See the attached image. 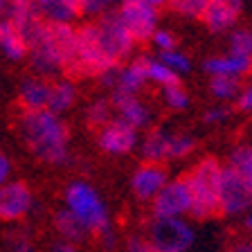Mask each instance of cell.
<instances>
[{
  "label": "cell",
  "instance_id": "cell-20",
  "mask_svg": "<svg viewBox=\"0 0 252 252\" xmlns=\"http://www.w3.org/2000/svg\"><path fill=\"white\" fill-rule=\"evenodd\" d=\"M0 47H2L5 59H9V61L30 59V43L23 36V32L9 21L0 23Z\"/></svg>",
  "mask_w": 252,
  "mask_h": 252
},
{
  "label": "cell",
  "instance_id": "cell-32",
  "mask_svg": "<svg viewBox=\"0 0 252 252\" xmlns=\"http://www.w3.org/2000/svg\"><path fill=\"white\" fill-rule=\"evenodd\" d=\"M160 61L167 65V68H171L173 72L178 74H189L191 72V59L187 57L185 52H180V50H173V52H164L160 54Z\"/></svg>",
  "mask_w": 252,
  "mask_h": 252
},
{
  "label": "cell",
  "instance_id": "cell-40",
  "mask_svg": "<svg viewBox=\"0 0 252 252\" xmlns=\"http://www.w3.org/2000/svg\"><path fill=\"white\" fill-rule=\"evenodd\" d=\"M50 252H79V250H77V246L70 241H57L50 246Z\"/></svg>",
  "mask_w": 252,
  "mask_h": 252
},
{
  "label": "cell",
  "instance_id": "cell-10",
  "mask_svg": "<svg viewBox=\"0 0 252 252\" xmlns=\"http://www.w3.org/2000/svg\"><path fill=\"white\" fill-rule=\"evenodd\" d=\"M252 210V191L243 178L230 164L223 167L220 180V214L223 216H241Z\"/></svg>",
  "mask_w": 252,
  "mask_h": 252
},
{
  "label": "cell",
  "instance_id": "cell-41",
  "mask_svg": "<svg viewBox=\"0 0 252 252\" xmlns=\"http://www.w3.org/2000/svg\"><path fill=\"white\" fill-rule=\"evenodd\" d=\"M120 2L122 5H126V2H147V5L158 7V9H160L162 5H167V0H120Z\"/></svg>",
  "mask_w": 252,
  "mask_h": 252
},
{
  "label": "cell",
  "instance_id": "cell-24",
  "mask_svg": "<svg viewBox=\"0 0 252 252\" xmlns=\"http://www.w3.org/2000/svg\"><path fill=\"white\" fill-rule=\"evenodd\" d=\"M227 164L241 176L252 191V144H236L227 156Z\"/></svg>",
  "mask_w": 252,
  "mask_h": 252
},
{
  "label": "cell",
  "instance_id": "cell-1",
  "mask_svg": "<svg viewBox=\"0 0 252 252\" xmlns=\"http://www.w3.org/2000/svg\"><path fill=\"white\" fill-rule=\"evenodd\" d=\"M18 133L27 151L47 167H63L70 160V126L50 110H23Z\"/></svg>",
  "mask_w": 252,
  "mask_h": 252
},
{
  "label": "cell",
  "instance_id": "cell-13",
  "mask_svg": "<svg viewBox=\"0 0 252 252\" xmlns=\"http://www.w3.org/2000/svg\"><path fill=\"white\" fill-rule=\"evenodd\" d=\"M140 144L137 140V131L131 124H126L124 120L115 117V120L106 124L99 133H97V149L108 156H126Z\"/></svg>",
  "mask_w": 252,
  "mask_h": 252
},
{
  "label": "cell",
  "instance_id": "cell-28",
  "mask_svg": "<svg viewBox=\"0 0 252 252\" xmlns=\"http://www.w3.org/2000/svg\"><path fill=\"white\" fill-rule=\"evenodd\" d=\"M198 147V140L191 133H171V142H169V160H183L189 158Z\"/></svg>",
  "mask_w": 252,
  "mask_h": 252
},
{
  "label": "cell",
  "instance_id": "cell-36",
  "mask_svg": "<svg viewBox=\"0 0 252 252\" xmlns=\"http://www.w3.org/2000/svg\"><path fill=\"white\" fill-rule=\"evenodd\" d=\"M236 110L243 115H252V84L243 86L241 94L236 97Z\"/></svg>",
  "mask_w": 252,
  "mask_h": 252
},
{
  "label": "cell",
  "instance_id": "cell-5",
  "mask_svg": "<svg viewBox=\"0 0 252 252\" xmlns=\"http://www.w3.org/2000/svg\"><path fill=\"white\" fill-rule=\"evenodd\" d=\"M90 23H93L94 34L99 38L101 47L106 50V54H108L117 65H124V61L133 54L137 43H135V38L126 32V27L122 25L117 11H110V14L101 16L97 21H90Z\"/></svg>",
  "mask_w": 252,
  "mask_h": 252
},
{
  "label": "cell",
  "instance_id": "cell-37",
  "mask_svg": "<svg viewBox=\"0 0 252 252\" xmlns=\"http://www.w3.org/2000/svg\"><path fill=\"white\" fill-rule=\"evenodd\" d=\"M124 250L126 252H158L156 248L151 246V241H149V239H142V236H128Z\"/></svg>",
  "mask_w": 252,
  "mask_h": 252
},
{
  "label": "cell",
  "instance_id": "cell-26",
  "mask_svg": "<svg viewBox=\"0 0 252 252\" xmlns=\"http://www.w3.org/2000/svg\"><path fill=\"white\" fill-rule=\"evenodd\" d=\"M210 0H167V9L187 21H203Z\"/></svg>",
  "mask_w": 252,
  "mask_h": 252
},
{
  "label": "cell",
  "instance_id": "cell-18",
  "mask_svg": "<svg viewBox=\"0 0 252 252\" xmlns=\"http://www.w3.org/2000/svg\"><path fill=\"white\" fill-rule=\"evenodd\" d=\"M34 7L43 21L61 25H72V21L84 16L81 0H34Z\"/></svg>",
  "mask_w": 252,
  "mask_h": 252
},
{
  "label": "cell",
  "instance_id": "cell-43",
  "mask_svg": "<svg viewBox=\"0 0 252 252\" xmlns=\"http://www.w3.org/2000/svg\"><path fill=\"white\" fill-rule=\"evenodd\" d=\"M243 227H246V230H248V234L252 236V210L248 212L246 216H243Z\"/></svg>",
  "mask_w": 252,
  "mask_h": 252
},
{
  "label": "cell",
  "instance_id": "cell-9",
  "mask_svg": "<svg viewBox=\"0 0 252 252\" xmlns=\"http://www.w3.org/2000/svg\"><path fill=\"white\" fill-rule=\"evenodd\" d=\"M122 25L126 27V32L135 38V43H147L153 38L160 27H158V18H160V11L158 7H151L147 2H126L120 5L117 9Z\"/></svg>",
  "mask_w": 252,
  "mask_h": 252
},
{
  "label": "cell",
  "instance_id": "cell-35",
  "mask_svg": "<svg viewBox=\"0 0 252 252\" xmlns=\"http://www.w3.org/2000/svg\"><path fill=\"white\" fill-rule=\"evenodd\" d=\"M232 115V110L225 108V106H210V108L203 113V124L207 126H220V124H225L227 120H230Z\"/></svg>",
  "mask_w": 252,
  "mask_h": 252
},
{
  "label": "cell",
  "instance_id": "cell-4",
  "mask_svg": "<svg viewBox=\"0 0 252 252\" xmlns=\"http://www.w3.org/2000/svg\"><path fill=\"white\" fill-rule=\"evenodd\" d=\"M63 207L77 216L90 234H97L99 239L108 236L113 232L110 227V214L97 189L88 185L86 180H72L63 189Z\"/></svg>",
  "mask_w": 252,
  "mask_h": 252
},
{
  "label": "cell",
  "instance_id": "cell-30",
  "mask_svg": "<svg viewBox=\"0 0 252 252\" xmlns=\"http://www.w3.org/2000/svg\"><path fill=\"white\" fill-rule=\"evenodd\" d=\"M147 72H149V81L158 84L160 88H167V86H173V84H180V77L173 72L171 68H167L160 57L153 59L149 57V65H147Z\"/></svg>",
  "mask_w": 252,
  "mask_h": 252
},
{
  "label": "cell",
  "instance_id": "cell-19",
  "mask_svg": "<svg viewBox=\"0 0 252 252\" xmlns=\"http://www.w3.org/2000/svg\"><path fill=\"white\" fill-rule=\"evenodd\" d=\"M169 142H171V133L162 126H153L144 133L140 140V156L144 162H160L169 160Z\"/></svg>",
  "mask_w": 252,
  "mask_h": 252
},
{
  "label": "cell",
  "instance_id": "cell-7",
  "mask_svg": "<svg viewBox=\"0 0 252 252\" xmlns=\"http://www.w3.org/2000/svg\"><path fill=\"white\" fill-rule=\"evenodd\" d=\"M183 214H191V187L187 176L169 180V185L151 203L153 219H183Z\"/></svg>",
  "mask_w": 252,
  "mask_h": 252
},
{
  "label": "cell",
  "instance_id": "cell-27",
  "mask_svg": "<svg viewBox=\"0 0 252 252\" xmlns=\"http://www.w3.org/2000/svg\"><path fill=\"white\" fill-rule=\"evenodd\" d=\"M227 52L252 59V27H234L227 34Z\"/></svg>",
  "mask_w": 252,
  "mask_h": 252
},
{
  "label": "cell",
  "instance_id": "cell-15",
  "mask_svg": "<svg viewBox=\"0 0 252 252\" xmlns=\"http://www.w3.org/2000/svg\"><path fill=\"white\" fill-rule=\"evenodd\" d=\"M110 101L115 106V115L124 120L126 124H131L135 131H144V128H153V110L140 97H126V94H110Z\"/></svg>",
  "mask_w": 252,
  "mask_h": 252
},
{
  "label": "cell",
  "instance_id": "cell-14",
  "mask_svg": "<svg viewBox=\"0 0 252 252\" xmlns=\"http://www.w3.org/2000/svg\"><path fill=\"white\" fill-rule=\"evenodd\" d=\"M243 14V0H210L207 11L203 16L205 27L212 34L232 32Z\"/></svg>",
  "mask_w": 252,
  "mask_h": 252
},
{
  "label": "cell",
  "instance_id": "cell-23",
  "mask_svg": "<svg viewBox=\"0 0 252 252\" xmlns=\"http://www.w3.org/2000/svg\"><path fill=\"white\" fill-rule=\"evenodd\" d=\"M115 117H117L115 115V106H113L110 97H94V99H90L84 108L86 124H88L90 128H94L97 133H99L106 124H110Z\"/></svg>",
  "mask_w": 252,
  "mask_h": 252
},
{
  "label": "cell",
  "instance_id": "cell-11",
  "mask_svg": "<svg viewBox=\"0 0 252 252\" xmlns=\"http://www.w3.org/2000/svg\"><path fill=\"white\" fill-rule=\"evenodd\" d=\"M169 185V171L160 162H142L131 173V191L140 203H153Z\"/></svg>",
  "mask_w": 252,
  "mask_h": 252
},
{
  "label": "cell",
  "instance_id": "cell-6",
  "mask_svg": "<svg viewBox=\"0 0 252 252\" xmlns=\"http://www.w3.org/2000/svg\"><path fill=\"white\" fill-rule=\"evenodd\" d=\"M147 232L158 252H187L194 246V230L183 219H151Z\"/></svg>",
  "mask_w": 252,
  "mask_h": 252
},
{
  "label": "cell",
  "instance_id": "cell-31",
  "mask_svg": "<svg viewBox=\"0 0 252 252\" xmlns=\"http://www.w3.org/2000/svg\"><path fill=\"white\" fill-rule=\"evenodd\" d=\"M5 252H36L27 230H14L5 236Z\"/></svg>",
  "mask_w": 252,
  "mask_h": 252
},
{
  "label": "cell",
  "instance_id": "cell-2",
  "mask_svg": "<svg viewBox=\"0 0 252 252\" xmlns=\"http://www.w3.org/2000/svg\"><path fill=\"white\" fill-rule=\"evenodd\" d=\"M30 65L38 77L54 79L68 72L77 47V27L41 21L27 34Z\"/></svg>",
  "mask_w": 252,
  "mask_h": 252
},
{
  "label": "cell",
  "instance_id": "cell-29",
  "mask_svg": "<svg viewBox=\"0 0 252 252\" xmlns=\"http://www.w3.org/2000/svg\"><path fill=\"white\" fill-rule=\"evenodd\" d=\"M160 94H162L164 106L169 110H173V113H183L191 104V97H189V93L185 90L183 84H173V86H167V88H160Z\"/></svg>",
  "mask_w": 252,
  "mask_h": 252
},
{
  "label": "cell",
  "instance_id": "cell-3",
  "mask_svg": "<svg viewBox=\"0 0 252 252\" xmlns=\"http://www.w3.org/2000/svg\"><path fill=\"white\" fill-rule=\"evenodd\" d=\"M223 167L216 156L198 158L185 173L191 187V216L207 220L220 214V180Z\"/></svg>",
  "mask_w": 252,
  "mask_h": 252
},
{
  "label": "cell",
  "instance_id": "cell-8",
  "mask_svg": "<svg viewBox=\"0 0 252 252\" xmlns=\"http://www.w3.org/2000/svg\"><path fill=\"white\" fill-rule=\"evenodd\" d=\"M147 65H149V57L147 54H140V57H133L128 63L120 65L117 70H113L110 74H106L101 81L110 88V94L140 97L144 86L149 84Z\"/></svg>",
  "mask_w": 252,
  "mask_h": 252
},
{
  "label": "cell",
  "instance_id": "cell-42",
  "mask_svg": "<svg viewBox=\"0 0 252 252\" xmlns=\"http://www.w3.org/2000/svg\"><path fill=\"white\" fill-rule=\"evenodd\" d=\"M27 2H34V0H0V5H2V11L9 9V7H16V5H27Z\"/></svg>",
  "mask_w": 252,
  "mask_h": 252
},
{
  "label": "cell",
  "instance_id": "cell-33",
  "mask_svg": "<svg viewBox=\"0 0 252 252\" xmlns=\"http://www.w3.org/2000/svg\"><path fill=\"white\" fill-rule=\"evenodd\" d=\"M151 45L156 47V50H160V54L173 52V50H178V38H176V34H173L171 30H164V27H160V30L153 34Z\"/></svg>",
  "mask_w": 252,
  "mask_h": 252
},
{
  "label": "cell",
  "instance_id": "cell-12",
  "mask_svg": "<svg viewBox=\"0 0 252 252\" xmlns=\"http://www.w3.org/2000/svg\"><path fill=\"white\" fill-rule=\"evenodd\" d=\"M34 207V194L27 183L14 180L0 189V219L5 223H16L25 219Z\"/></svg>",
  "mask_w": 252,
  "mask_h": 252
},
{
  "label": "cell",
  "instance_id": "cell-17",
  "mask_svg": "<svg viewBox=\"0 0 252 252\" xmlns=\"http://www.w3.org/2000/svg\"><path fill=\"white\" fill-rule=\"evenodd\" d=\"M203 72L207 77H232L241 81L243 77L252 74V59L239 54H214L203 61Z\"/></svg>",
  "mask_w": 252,
  "mask_h": 252
},
{
  "label": "cell",
  "instance_id": "cell-16",
  "mask_svg": "<svg viewBox=\"0 0 252 252\" xmlns=\"http://www.w3.org/2000/svg\"><path fill=\"white\" fill-rule=\"evenodd\" d=\"M52 81L38 74H27L18 84V104L23 110H45L50 106Z\"/></svg>",
  "mask_w": 252,
  "mask_h": 252
},
{
  "label": "cell",
  "instance_id": "cell-39",
  "mask_svg": "<svg viewBox=\"0 0 252 252\" xmlns=\"http://www.w3.org/2000/svg\"><path fill=\"white\" fill-rule=\"evenodd\" d=\"M227 252H252V239H236Z\"/></svg>",
  "mask_w": 252,
  "mask_h": 252
},
{
  "label": "cell",
  "instance_id": "cell-25",
  "mask_svg": "<svg viewBox=\"0 0 252 252\" xmlns=\"http://www.w3.org/2000/svg\"><path fill=\"white\" fill-rule=\"evenodd\" d=\"M241 90H243L241 81L232 77H210V81H207V93L219 101L236 99L241 94Z\"/></svg>",
  "mask_w": 252,
  "mask_h": 252
},
{
  "label": "cell",
  "instance_id": "cell-34",
  "mask_svg": "<svg viewBox=\"0 0 252 252\" xmlns=\"http://www.w3.org/2000/svg\"><path fill=\"white\" fill-rule=\"evenodd\" d=\"M115 0H81V7H84V16H93L94 21L101 18V16L110 14L113 11Z\"/></svg>",
  "mask_w": 252,
  "mask_h": 252
},
{
  "label": "cell",
  "instance_id": "cell-38",
  "mask_svg": "<svg viewBox=\"0 0 252 252\" xmlns=\"http://www.w3.org/2000/svg\"><path fill=\"white\" fill-rule=\"evenodd\" d=\"M9 173H11V160L7 153H2L0 156V180H2V185L9 183Z\"/></svg>",
  "mask_w": 252,
  "mask_h": 252
},
{
  "label": "cell",
  "instance_id": "cell-21",
  "mask_svg": "<svg viewBox=\"0 0 252 252\" xmlns=\"http://www.w3.org/2000/svg\"><path fill=\"white\" fill-rule=\"evenodd\" d=\"M52 225H54V230H57V234L61 236V241H70V243H74V246L86 241V236L90 234L88 227H86L70 210H65V207L54 212Z\"/></svg>",
  "mask_w": 252,
  "mask_h": 252
},
{
  "label": "cell",
  "instance_id": "cell-22",
  "mask_svg": "<svg viewBox=\"0 0 252 252\" xmlns=\"http://www.w3.org/2000/svg\"><path fill=\"white\" fill-rule=\"evenodd\" d=\"M77 97H79V94H77V88H74V84H72V79H68V77H65V79H54L47 110L61 117L63 113H68V110L74 108Z\"/></svg>",
  "mask_w": 252,
  "mask_h": 252
}]
</instances>
